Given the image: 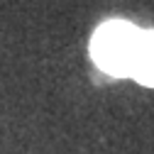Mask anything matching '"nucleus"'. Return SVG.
<instances>
[{"label": "nucleus", "mask_w": 154, "mask_h": 154, "mask_svg": "<svg viewBox=\"0 0 154 154\" xmlns=\"http://www.w3.org/2000/svg\"><path fill=\"white\" fill-rule=\"evenodd\" d=\"M130 76L137 79L142 86H152L154 88V29L140 34Z\"/></svg>", "instance_id": "obj_2"}, {"label": "nucleus", "mask_w": 154, "mask_h": 154, "mask_svg": "<svg viewBox=\"0 0 154 154\" xmlns=\"http://www.w3.org/2000/svg\"><path fill=\"white\" fill-rule=\"evenodd\" d=\"M140 34L142 29L122 20H110L100 25L91 39L93 61L112 76H130Z\"/></svg>", "instance_id": "obj_1"}]
</instances>
